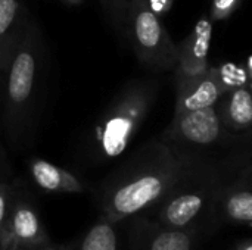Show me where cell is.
<instances>
[{"instance_id":"obj_1","label":"cell","mask_w":252,"mask_h":250,"mask_svg":"<svg viewBox=\"0 0 252 250\" xmlns=\"http://www.w3.org/2000/svg\"><path fill=\"white\" fill-rule=\"evenodd\" d=\"M205 158L180 152L161 137L149 139L99 183L94 190L99 215L114 222L145 215Z\"/></svg>"},{"instance_id":"obj_2","label":"cell","mask_w":252,"mask_h":250,"mask_svg":"<svg viewBox=\"0 0 252 250\" xmlns=\"http://www.w3.org/2000/svg\"><path fill=\"white\" fill-rule=\"evenodd\" d=\"M47 46L40 25L31 19L3 74L0 121L13 150L32 144L47 77Z\"/></svg>"},{"instance_id":"obj_3","label":"cell","mask_w":252,"mask_h":250,"mask_svg":"<svg viewBox=\"0 0 252 250\" xmlns=\"http://www.w3.org/2000/svg\"><path fill=\"white\" fill-rule=\"evenodd\" d=\"M159 90L161 81L157 78L127 81L83 139L80 153L84 162L100 167L118 159L146 122Z\"/></svg>"},{"instance_id":"obj_4","label":"cell","mask_w":252,"mask_h":250,"mask_svg":"<svg viewBox=\"0 0 252 250\" xmlns=\"http://www.w3.org/2000/svg\"><path fill=\"white\" fill-rule=\"evenodd\" d=\"M159 137L180 152L196 156L224 158L251 150V139L236 137L224 128L216 105L173 115Z\"/></svg>"},{"instance_id":"obj_5","label":"cell","mask_w":252,"mask_h":250,"mask_svg":"<svg viewBox=\"0 0 252 250\" xmlns=\"http://www.w3.org/2000/svg\"><path fill=\"white\" fill-rule=\"evenodd\" d=\"M123 34L143 66L155 71L176 68L177 43L170 37L149 0H128Z\"/></svg>"},{"instance_id":"obj_6","label":"cell","mask_w":252,"mask_h":250,"mask_svg":"<svg viewBox=\"0 0 252 250\" xmlns=\"http://www.w3.org/2000/svg\"><path fill=\"white\" fill-rule=\"evenodd\" d=\"M242 75H251L250 60L245 72L233 63H224L221 66L210 65L208 69L199 75L176 80V103L173 115L213 106L230 88L241 84H251V80H244Z\"/></svg>"},{"instance_id":"obj_7","label":"cell","mask_w":252,"mask_h":250,"mask_svg":"<svg viewBox=\"0 0 252 250\" xmlns=\"http://www.w3.org/2000/svg\"><path fill=\"white\" fill-rule=\"evenodd\" d=\"M126 222L127 250H198L213 236L202 227L171 228L145 215H136Z\"/></svg>"},{"instance_id":"obj_8","label":"cell","mask_w":252,"mask_h":250,"mask_svg":"<svg viewBox=\"0 0 252 250\" xmlns=\"http://www.w3.org/2000/svg\"><path fill=\"white\" fill-rule=\"evenodd\" d=\"M7 239L9 246L24 249L41 248L52 243L35 197L28 184L21 178H16V189L9 212Z\"/></svg>"},{"instance_id":"obj_9","label":"cell","mask_w":252,"mask_h":250,"mask_svg":"<svg viewBox=\"0 0 252 250\" xmlns=\"http://www.w3.org/2000/svg\"><path fill=\"white\" fill-rule=\"evenodd\" d=\"M252 222V165L248 162L221 189L211 214L216 234L224 227H250Z\"/></svg>"},{"instance_id":"obj_10","label":"cell","mask_w":252,"mask_h":250,"mask_svg":"<svg viewBox=\"0 0 252 250\" xmlns=\"http://www.w3.org/2000/svg\"><path fill=\"white\" fill-rule=\"evenodd\" d=\"M27 175L28 181L46 194H83L90 192V184L80 174L43 158L27 161Z\"/></svg>"},{"instance_id":"obj_11","label":"cell","mask_w":252,"mask_h":250,"mask_svg":"<svg viewBox=\"0 0 252 250\" xmlns=\"http://www.w3.org/2000/svg\"><path fill=\"white\" fill-rule=\"evenodd\" d=\"M213 24L214 22H211L208 15H204L196 22L190 34L177 44V65L174 68L176 80L192 78L208 69Z\"/></svg>"},{"instance_id":"obj_12","label":"cell","mask_w":252,"mask_h":250,"mask_svg":"<svg viewBox=\"0 0 252 250\" xmlns=\"http://www.w3.org/2000/svg\"><path fill=\"white\" fill-rule=\"evenodd\" d=\"M216 109L224 128L241 139H251L252 94L251 84H241L226 91L217 102Z\"/></svg>"},{"instance_id":"obj_13","label":"cell","mask_w":252,"mask_h":250,"mask_svg":"<svg viewBox=\"0 0 252 250\" xmlns=\"http://www.w3.org/2000/svg\"><path fill=\"white\" fill-rule=\"evenodd\" d=\"M31 18L24 0H0V72L4 69L24 38Z\"/></svg>"},{"instance_id":"obj_14","label":"cell","mask_w":252,"mask_h":250,"mask_svg":"<svg viewBox=\"0 0 252 250\" xmlns=\"http://www.w3.org/2000/svg\"><path fill=\"white\" fill-rule=\"evenodd\" d=\"M124 222H114L97 215L94 224L75 242L66 245L68 250H124Z\"/></svg>"},{"instance_id":"obj_15","label":"cell","mask_w":252,"mask_h":250,"mask_svg":"<svg viewBox=\"0 0 252 250\" xmlns=\"http://www.w3.org/2000/svg\"><path fill=\"white\" fill-rule=\"evenodd\" d=\"M16 189V177L7 181L0 183V250H7V224H9V212L13 200Z\"/></svg>"},{"instance_id":"obj_16","label":"cell","mask_w":252,"mask_h":250,"mask_svg":"<svg viewBox=\"0 0 252 250\" xmlns=\"http://www.w3.org/2000/svg\"><path fill=\"white\" fill-rule=\"evenodd\" d=\"M108 24L117 32H124L128 0H99Z\"/></svg>"},{"instance_id":"obj_17","label":"cell","mask_w":252,"mask_h":250,"mask_svg":"<svg viewBox=\"0 0 252 250\" xmlns=\"http://www.w3.org/2000/svg\"><path fill=\"white\" fill-rule=\"evenodd\" d=\"M244 0H213L208 18L211 22L226 21L232 18L236 10L242 6Z\"/></svg>"},{"instance_id":"obj_18","label":"cell","mask_w":252,"mask_h":250,"mask_svg":"<svg viewBox=\"0 0 252 250\" xmlns=\"http://www.w3.org/2000/svg\"><path fill=\"white\" fill-rule=\"evenodd\" d=\"M13 177H15L13 168H12V164H10V159H9L7 150H6V146L0 139V183L12 180Z\"/></svg>"},{"instance_id":"obj_19","label":"cell","mask_w":252,"mask_h":250,"mask_svg":"<svg viewBox=\"0 0 252 250\" xmlns=\"http://www.w3.org/2000/svg\"><path fill=\"white\" fill-rule=\"evenodd\" d=\"M7 250H68L66 249V245H58V243H49L46 246H41V248H34V249H24V248H15V246H9Z\"/></svg>"},{"instance_id":"obj_20","label":"cell","mask_w":252,"mask_h":250,"mask_svg":"<svg viewBox=\"0 0 252 250\" xmlns=\"http://www.w3.org/2000/svg\"><path fill=\"white\" fill-rule=\"evenodd\" d=\"M230 250H252V240L250 237L238 239V240L232 245Z\"/></svg>"},{"instance_id":"obj_21","label":"cell","mask_w":252,"mask_h":250,"mask_svg":"<svg viewBox=\"0 0 252 250\" xmlns=\"http://www.w3.org/2000/svg\"><path fill=\"white\" fill-rule=\"evenodd\" d=\"M63 4H68V6H78V4H81L84 0H61Z\"/></svg>"},{"instance_id":"obj_22","label":"cell","mask_w":252,"mask_h":250,"mask_svg":"<svg viewBox=\"0 0 252 250\" xmlns=\"http://www.w3.org/2000/svg\"><path fill=\"white\" fill-rule=\"evenodd\" d=\"M1 91H3V74L0 72V106H1Z\"/></svg>"}]
</instances>
